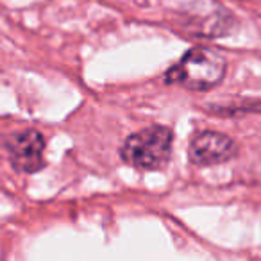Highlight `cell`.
Wrapping results in <instances>:
<instances>
[{
  "instance_id": "1",
  "label": "cell",
  "mask_w": 261,
  "mask_h": 261,
  "mask_svg": "<svg viewBox=\"0 0 261 261\" xmlns=\"http://www.w3.org/2000/svg\"><path fill=\"white\" fill-rule=\"evenodd\" d=\"M227 59L211 47H192L163 73L165 84L190 91H210L224 81Z\"/></svg>"
},
{
  "instance_id": "3",
  "label": "cell",
  "mask_w": 261,
  "mask_h": 261,
  "mask_svg": "<svg viewBox=\"0 0 261 261\" xmlns=\"http://www.w3.org/2000/svg\"><path fill=\"white\" fill-rule=\"evenodd\" d=\"M179 25L192 38H207L217 40L231 34L236 20L231 13L220 4H193L179 16Z\"/></svg>"
},
{
  "instance_id": "6",
  "label": "cell",
  "mask_w": 261,
  "mask_h": 261,
  "mask_svg": "<svg viewBox=\"0 0 261 261\" xmlns=\"http://www.w3.org/2000/svg\"><path fill=\"white\" fill-rule=\"evenodd\" d=\"M211 111L217 115L225 116H238L245 113H261V102H249V106H229V108H211Z\"/></svg>"
},
{
  "instance_id": "4",
  "label": "cell",
  "mask_w": 261,
  "mask_h": 261,
  "mask_svg": "<svg viewBox=\"0 0 261 261\" xmlns=\"http://www.w3.org/2000/svg\"><path fill=\"white\" fill-rule=\"evenodd\" d=\"M45 136L38 129H23L6 138L9 165L18 174H36L45 168Z\"/></svg>"
},
{
  "instance_id": "5",
  "label": "cell",
  "mask_w": 261,
  "mask_h": 261,
  "mask_svg": "<svg viewBox=\"0 0 261 261\" xmlns=\"http://www.w3.org/2000/svg\"><path fill=\"white\" fill-rule=\"evenodd\" d=\"M240 147L229 135L218 130H200L190 140L188 158L195 167H213L238 158Z\"/></svg>"
},
{
  "instance_id": "2",
  "label": "cell",
  "mask_w": 261,
  "mask_h": 261,
  "mask_svg": "<svg viewBox=\"0 0 261 261\" xmlns=\"http://www.w3.org/2000/svg\"><path fill=\"white\" fill-rule=\"evenodd\" d=\"M174 149V130L167 125H149L127 136L120 145V158L136 170H161L168 165Z\"/></svg>"
}]
</instances>
